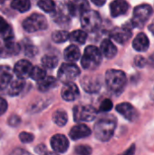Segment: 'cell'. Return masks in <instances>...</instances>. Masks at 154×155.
Here are the masks:
<instances>
[{
  "label": "cell",
  "instance_id": "7a4b0ae2",
  "mask_svg": "<svg viewBox=\"0 0 154 155\" xmlns=\"http://www.w3.org/2000/svg\"><path fill=\"white\" fill-rule=\"evenodd\" d=\"M105 83L110 91L116 94H119L123 91L126 85V75L121 70H108L105 74Z\"/></svg>",
  "mask_w": 154,
  "mask_h": 155
},
{
  "label": "cell",
  "instance_id": "2e32d148",
  "mask_svg": "<svg viewBox=\"0 0 154 155\" xmlns=\"http://www.w3.org/2000/svg\"><path fill=\"white\" fill-rule=\"evenodd\" d=\"M65 4L70 15L74 16L82 15L84 12L89 10V4L87 1H69Z\"/></svg>",
  "mask_w": 154,
  "mask_h": 155
},
{
  "label": "cell",
  "instance_id": "c3c4849f",
  "mask_svg": "<svg viewBox=\"0 0 154 155\" xmlns=\"http://www.w3.org/2000/svg\"><path fill=\"white\" fill-rule=\"evenodd\" d=\"M151 97H152V99H153L154 100V87H153V89H152V94H151Z\"/></svg>",
  "mask_w": 154,
  "mask_h": 155
},
{
  "label": "cell",
  "instance_id": "ba28073f",
  "mask_svg": "<svg viewBox=\"0 0 154 155\" xmlns=\"http://www.w3.org/2000/svg\"><path fill=\"white\" fill-rule=\"evenodd\" d=\"M73 113L75 122H91L97 114V111L93 106L84 104L74 106Z\"/></svg>",
  "mask_w": 154,
  "mask_h": 155
},
{
  "label": "cell",
  "instance_id": "e0dca14e",
  "mask_svg": "<svg viewBox=\"0 0 154 155\" xmlns=\"http://www.w3.org/2000/svg\"><path fill=\"white\" fill-rule=\"evenodd\" d=\"M13 78L12 68L8 65H0V92L6 89Z\"/></svg>",
  "mask_w": 154,
  "mask_h": 155
},
{
  "label": "cell",
  "instance_id": "9c48e42d",
  "mask_svg": "<svg viewBox=\"0 0 154 155\" xmlns=\"http://www.w3.org/2000/svg\"><path fill=\"white\" fill-rule=\"evenodd\" d=\"M83 89L90 94L97 93L102 87V79L97 74H87L81 80Z\"/></svg>",
  "mask_w": 154,
  "mask_h": 155
},
{
  "label": "cell",
  "instance_id": "277c9868",
  "mask_svg": "<svg viewBox=\"0 0 154 155\" xmlns=\"http://www.w3.org/2000/svg\"><path fill=\"white\" fill-rule=\"evenodd\" d=\"M23 28L28 33H34L38 31L45 30L48 26L46 18L40 14H33L26 17L23 24Z\"/></svg>",
  "mask_w": 154,
  "mask_h": 155
},
{
  "label": "cell",
  "instance_id": "836d02e7",
  "mask_svg": "<svg viewBox=\"0 0 154 155\" xmlns=\"http://www.w3.org/2000/svg\"><path fill=\"white\" fill-rule=\"evenodd\" d=\"M37 53H38V50L34 45H32V44L25 45V54L27 57H34V56H35L37 54Z\"/></svg>",
  "mask_w": 154,
  "mask_h": 155
},
{
  "label": "cell",
  "instance_id": "603a6c76",
  "mask_svg": "<svg viewBox=\"0 0 154 155\" xmlns=\"http://www.w3.org/2000/svg\"><path fill=\"white\" fill-rule=\"evenodd\" d=\"M0 37L5 41L14 40L13 29L2 16H0Z\"/></svg>",
  "mask_w": 154,
  "mask_h": 155
},
{
  "label": "cell",
  "instance_id": "bcb514c9",
  "mask_svg": "<svg viewBox=\"0 0 154 155\" xmlns=\"http://www.w3.org/2000/svg\"><path fill=\"white\" fill-rule=\"evenodd\" d=\"M149 29H150V31L154 35V23L151 24V25H149Z\"/></svg>",
  "mask_w": 154,
  "mask_h": 155
},
{
  "label": "cell",
  "instance_id": "5b68a950",
  "mask_svg": "<svg viewBox=\"0 0 154 155\" xmlns=\"http://www.w3.org/2000/svg\"><path fill=\"white\" fill-rule=\"evenodd\" d=\"M152 14V8L150 5L143 4L134 8L133 17L130 21V25L132 27H143L146 21L151 17Z\"/></svg>",
  "mask_w": 154,
  "mask_h": 155
},
{
  "label": "cell",
  "instance_id": "d6986e66",
  "mask_svg": "<svg viewBox=\"0 0 154 155\" xmlns=\"http://www.w3.org/2000/svg\"><path fill=\"white\" fill-rule=\"evenodd\" d=\"M90 134H91V130L85 124H77V125H75L71 129V131L69 133V135L73 140L83 139V138L88 137Z\"/></svg>",
  "mask_w": 154,
  "mask_h": 155
},
{
  "label": "cell",
  "instance_id": "ffe728a7",
  "mask_svg": "<svg viewBox=\"0 0 154 155\" xmlns=\"http://www.w3.org/2000/svg\"><path fill=\"white\" fill-rule=\"evenodd\" d=\"M150 41L147 35L144 33H140L137 35V36L134 38L133 42V48L138 52H144L149 48Z\"/></svg>",
  "mask_w": 154,
  "mask_h": 155
},
{
  "label": "cell",
  "instance_id": "f546056e",
  "mask_svg": "<svg viewBox=\"0 0 154 155\" xmlns=\"http://www.w3.org/2000/svg\"><path fill=\"white\" fill-rule=\"evenodd\" d=\"M42 64L45 68L48 69H54L56 67L57 64H58V58L54 55H51V54H46L44 56H43L42 58Z\"/></svg>",
  "mask_w": 154,
  "mask_h": 155
},
{
  "label": "cell",
  "instance_id": "ee69618b",
  "mask_svg": "<svg viewBox=\"0 0 154 155\" xmlns=\"http://www.w3.org/2000/svg\"><path fill=\"white\" fill-rule=\"evenodd\" d=\"M93 3L95 4V5H103L105 4V1H103V0H101V1H99V0H93Z\"/></svg>",
  "mask_w": 154,
  "mask_h": 155
},
{
  "label": "cell",
  "instance_id": "30bf717a",
  "mask_svg": "<svg viewBox=\"0 0 154 155\" xmlns=\"http://www.w3.org/2000/svg\"><path fill=\"white\" fill-rule=\"evenodd\" d=\"M132 28L128 25H123V27H116L110 32V37L115 42L123 45L129 41L132 37Z\"/></svg>",
  "mask_w": 154,
  "mask_h": 155
},
{
  "label": "cell",
  "instance_id": "44dd1931",
  "mask_svg": "<svg viewBox=\"0 0 154 155\" xmlns=\"http://www.w3.org/2000/svg\"><path fill=\"white\" fill-rule=\"evenodd\" d=\"M101 53L106 58L112 59L117 54V48L110 39H104L101 44Z\"/></svg>",
  "mask_w": 154,
  "mask_h": 155
},
{
  "label": "cell",
  "instance_id": "f1b7e54d",
  "mask_svg": "<svg viewBox=\"0 0 154 155\" xmlns=\"http://www.w3.org/2000/svg\"><path fill=\"white\" fill-rule=\"evenodd\" d=\"M11 7L21 13H24L30 9L31 3L28 0H15L11 2Z\"/></svg>",
  "mask_w": 154,
  "mask_h": 155
},
{
  "label": "cell",
  "instance_id": "cb8c5ba5",
  "mask_svg": "<svg viewBox=\"0 0 154 155\" xmlns=\"http://www.w3.org/2000/svg\"><path fill=\"white\" fill-rule=\"evenodd\" d=\"M25 81L23 79H20V78H17V79H15L13 80L9 86L7 87V94L8 95L10 96H16L18 95L24 89L25 87Z\"/></svg>",
  "mask_w": 154,
  "mask_h": 155
},
{
  "label": "cell",
  "instance_id": "d590c367",
  "mask_svg": "<svg viewBox=\"0 0 154 155\" xmlns=\"http://www.w3.org/2000/svg\"><path fill=\"white\" fill-rule=\"evenodd\" d=\"M113 108V102L109 99H105L102 102V104L99 106V112H103V113H106L111 111V109Z\"/></svg>",
  "mask_w": 154,
  "mask_h": 155
},
{
  "label": "cell",
  "instance_id": "83f0119b",
  "mask_svg": "<svg viewBox=\"0 0 154 155\" xmlns=\"http://www.w3.org/2000/svg\"><path fill=\"white\" fill-rule=\"evenodd\" d=\"M68 117H67V114L65 111L59 109L57 111H55L53 114V121L54 123L58 125V126H64L65 124L67 123Z\"/></svg>",
  "mask_w": 154,
  "mask_h": 155
},
{
  "label": "cell",
  "instance_id": "8992f818",
  "mask_svg": "<svg viewBox=\"0 0 154 155\" xmlns=\"http://www.w3.org/2000/svg\"><path fill=\"white\" fill-rule=\"evenodd\" d=\"M81 25L88 32H95L102 25V18L97 11L87 10L81 15Z\"/></svg>",
  "mask_w": 154,
  "mask_h": 155
},
{
  "label": "cell",
  "instance_id": "ab89813d",
  "mask_svg": "<svg viewBox=\"0 0 154 155\" xmlns=\"http://www.w3.org/2000/svg\"><path fill=\"white\" fill-rule=\"evenodd\" d=\"M6 110H7V103L4 98L0 97V116L3 115L6 112Z\"/></svg>",
  "mask_w": 154,
  "mask_h": 155
},
{
  "label": "cell",
  "instance_id": "ac0fdd59",
  "mask_svg": "<svg viewBox=\"0 0 154 155\" xmlns=\"http://www.w3.org/2000/svg\"><path fill=\"white\" fill-rule=\"evenodd\" d=\"M129 4L123 0H116L111 3L110 11L113 17H117L125 15L129 10Z\"/></svg>",
  "mask_w": 154,
  "mask_h": 155
},
{
  "label": "cell",
  "instance_id": "60d3db41",
  "mask_svg": "<svg viewBox=\"0 0 154 155\" xmlns=\"http://www.w3.org/2000/svg\"><path fill=\"white\" fill-rule=\"evenodd\" d=\"M134 63L138 67H143L146 64V61L143 56H136L135 60H134Z\"/></svg>",
  "mask_w": 154,
  "mask_h": 155
},
{
  "label": "cell",
  "instance_id": "e575fe53",
  "mask_svg": "<svg viewBox=\"0 0 154 155\" xmlns=\"http://www.w3.org/2000/svg\"><path fill=\"white\" fill-rule=\"evenodd\" d=\"M75 153L77 155H91L92 148L88 145H78L75 147Z\"/></svg>",
  "mask_w": 154,
  "mask_h": 155
},
{
  "label": "cell",
  "instance_id": "74e56055",
  "mask_svg": "<svg viewBox=\"0 0 154 155\" xmlns=\"http://www.w3.org/2000/svg\"><path fill=\"white\" fill-rule=\"evenodd\" d=\"M20 123H21V119L17 115H11L8 118V124L10 126L16 127V126H18L20 124Z\"/></svg>",
  "mask_w": 154,
  "mask_h": 155
},
{
  "label": "cell",
  "instance_id": "9a60e30c",
  "mask_svg": "<svg viewBox=\"0 0 154 155\" xmlns=\"http://www.w3.org/2000/svg\"><path fill=\"white\" fill-rule=\"evenodd\" d=\"M79 89L74 83L65 84L61 91L62 98L66 102H73L75 101L79 97Z\"/></svg>",
  "mask_w": 154,
  "mask_h": 155
},
{
  "label": "cell",
  "instance_id": "5bb4252c",
  "mask_svg": "<svg viewBox=\"0 0 154 155\" xmlns=\"http://www.w3.org/2000/svg\"><path fill=\"white\" fill-rule=\"evenodd\" d=\"M51 146L55 153H64L68 150L69 141L63 134H55L51 139Z\"/></svg>",
  "mask_w": 154,
  "mask_h": 155
},
{
  "label": "cell",
  "instance_id": "d6a6232c",
  "mask_svg": "<svg viewBox=\"0 0 154 155\" xmlns=\"http://www.w3.org/2000/svg\"><path fill=\"white\" fill-rule=\"evenodd\" d=\"M38 6L44 12L51 13L55 11V3L52 0H42L37 3Z\"/></svg>",
  "mask_w": 154,
  "mask_h": 155
},
{
  "label": "cell",
  "instance_id": "7dc6e473",
  "mask_svg": "<svg viewBox=\"0 0 154 155\" xmlns=\"http://www.w3.org/2000/svg\"><path fill=\"white\" fill-rule=\"evenodd\" d=\"M44 155H58L56 153H46Z\"/></svg>",
  "mask_w": 154,
  "mask_h": 155
},
{
  "label": "cell",
  "instance_id": "1f68e13d",
  "mask_svg": "<svg viewBox=\"0 0 154 155\" xmlns=\"http://www.w3.org/2000/svg\"><path fill=\"white\" fill-rule=\"evenodd\" d=\"M30 77L38 83L46 77V72L44 68H42L40 66H34L31 72Z\"/></svg>",
  "mask_w": 154,
  "mask_h": 155
},
{
  "label": "cell",
  "instance_id": "f6af8a7d",
  "mask_svg": "<svg viewBox=\"0 0 154 155\" xmlns=\"http://www.w3.org/2000/svg\"><path fill=\"white\" fill-rule=\"evenodd\" d=\"M149 62H150V64H152V65L154 67V54H152L150 56Z\"/></svg>",
  "mask_w": 154,
  "mask_h": 155
},
{
  "label": "cell",
  "instance_id": "7c38bea8",
  "mask_svg": "<svg viewBox=\"0 0 154 155\" xmlns=\"http://www.w3.org/2000/svg\"><path fill=\"white\" fill-rule=\"evenodd\" d=\"M33 68L34 67H33L32 64L29 61H27L25 59H23V60L18 61L15 64L14 73L15 74L17 78H20V79L24 80L25 78H27V77L30 76Z\"/></svg>",
  "mask_w": 154,
  "mask_h": 155
},
{
  "label": "cell",
  "instance_id": "4dcf8cb0",
  "mask_svg": "<svg viewBox=\"0 0 154 155\" xmlns=\"http://www.w3.org/2000/svg\"><path fill=\"white\" fill-rule=\"evenodd\" d=\"M70 37V34L65 30H58L52 34V39L55 43H64L68 40Z\"/></svg>",
  "mask_w": 154,
  "mask_h": 155
},
{
  "label": "cell",
  "instance_id": "f35d334b",
  "mask_svg": "<svg viewBox=\"0 0 154 155\" xmlns=\"http://www.w3.org/2000/svg\"><path fill=\"white\" fill-rule=\"evenodd\" d=\"M9 155H32L30 153H28L27 151L22 149V148H15L14 149Z\"/></svg>",
  "mask_w": 154,
  "mask_h": 155
},
{
  "label": "cell",
  "instance_id": "52a82bcc",
  "mask_svg": "<svg viewBox=\"0 0 154 155\" xmlns=\"http://www.w3.org/2000/svg\"><path fill=\"white\" fill-rule=\"evenodd\" d=\"M80 75V69L77 65L74 64H63L61 67L59 68L57 76L60 82L65 84L72 83L74 80H75Z\"/></svg>",
  "mask_w": 154,
  "mask_h": 155
},
{
  "label": "cell",
  "instance_id": "7bdbcfd3",
  "mask_svg": "<svg viewBox=\"0 0 154 155\" xmlns=\"http://www.w3.org/2000/svg\"><path fill=\"white\" fill-rule=\"evenodd\" d=\"M45 150H46V148H45V146H44V144H39L37 147L34 148V151H35L38 154L44 153L45 152Z\"/></svg>",
  "mask_w": 154,
  "mask_h": 155
},
{
  "label": "cell",
  "instance_id": "8fae6325",
  "mask_svg": "<svg viewBox=\"0 0 154 155\" xmlns=\"http://www.w3.org/2000/svg\"><path fill=\"white\" fill-rule=\"evenodd\" d=\"M19 52L20 45L14 40L0 41V57H9L16 55Z\"/></svg>",
  "mask_w": 154,
  "mask_h": 155
},
{
  "label": "cell",
  "instance_id": "3957f363",
  "mask_svg": "<svg viewBox=\"0 0 154 155\" xmlns=\"http://www.w3.org/2000/svg\"><path fill=\"white\" fill-rule=\"evenodd\" d=\"M102 62V53L94 45H89L85 48L81 63L84 69L94 70L99 67Z\"/></svg>",
  "mask_w": 154,
  "mask_h": 155
},
{
  "label": "cell",
  "instance_id": "484cf974",
  "mask_svg": "<svg viewBox=\"0 0 154 155\" xmlns=\"http://www.w3.org/2000/svg\"><path fill=\"white\" fill-rule=\"evenodd\" d=\"M57 85V80L53 76H46L44 79L37 83V88L41 92H47Z\"/></svg>",
  "mask_w": 154,
  "mask_h": 155
},
{
  "label": "cell",
  "instance_id": "4316f807",
  "mask_svg": "<svg viewBox=\"0 0 154 155\" xmlns=\"http://www.w3.org/2000/svg\"><path fill=\"white\" fill-rule=\"evenodd\" d=\"M87 39V34L84 30H75L70 34L69 40L74 44L84 45Z\"/></svg>",
  "mask_w": 154,
  "mask_h": 155
},
{
  "label": "cell",
  "instance_id": "b9f144b4",
  "mask_svg": "<svg viewBox=\"0 0 154 155\" xmlns=\"http://www.w3.org/2000/svg\"><path fill=\"white\" fill-rule=\"evenodd\" d=\"M134 153H135V145L133 144L130 148H128L124 153L120 155H134Z\"/></svg>",
  "mask_w": 154,
  "mask_h": 155
},
{
  "label": "cell",
  "instance_id": "d4e9b609",
  "mask_svg": "<svg viewBox=\"0 0 154 155\" xmlns=\"http://www.w3.org/2000/svg\"><path fill=\"white\" fill-rule=\"evenodd\" d=\"M64 59L68 62H76L81 57V53L79 48L76 45H69L65 48L64 53Z\"/></svg>",
  "mask_w": 154,
  "mask_h": 155
},
{
  "label": "cell",
  "instance_id": "7402d4cb",
  "mask_svg": "<svg viewBox=\"0 0 154 155\" xmlns=\"http://www.w3.org/2000/svg\"><path fill=\"white\" fill-rule=\"evenodd\" d=\"M70 13L68 11V8H67V5L65 4V6H63L61 5L59 9H57L55 12H54V20L57 23V24H60V25H63V24H66L67 22L70 21Z\"/></svg>",
  "mask_w": 154,
  "mask_h": 155
},
{
  "label": "cell",
  "instance_id": "8d00e7d4",
  "mask_svg": "<svg viewBox=\"0 0 154 155\" xmlns=\"http://www.w3.org/2000/svg\"><path fill=\"white\" fill-rule=\"evenodd\" d=\"M19 139L22 143H32L34 139V134H30V133H26V132H22L20 134H19Z\"/></svg>",
  "mask_w": 154,
  "mask_h": 155
},
{
  "label": "cell",
  "instance_id": "6da1fadb",
  "mask_svg": "<svg viewBox=\"0 0 154 155\" xmlns=\"http://www.w3.org/2000/svg\"><path fill=\"white\" fill-rule=\"evenodd\" d=\"M116 125L117 121L113 115H104L101 117L94 124L95 137L102 142L109 141L114 134Z\"/></svg>",
  "mask_w": 154,
  "mask_h": 155
},
{
  "label": "cell",
  "instance_id": "4fadbf2b",
  "mask_svg": "<svg viewBox=\"0 0 154 155\" xmlns=\"http://www.w3.org/2000/svg\"><path fill=\"white\" fill-rule=\"evenodd\" d=\"M116 111L130 122H134L138 119V112L129 103H122L116 106Z\"/></svg>",
  "mask_w": 154,
  "mask_h": 155
}]
</instances>
